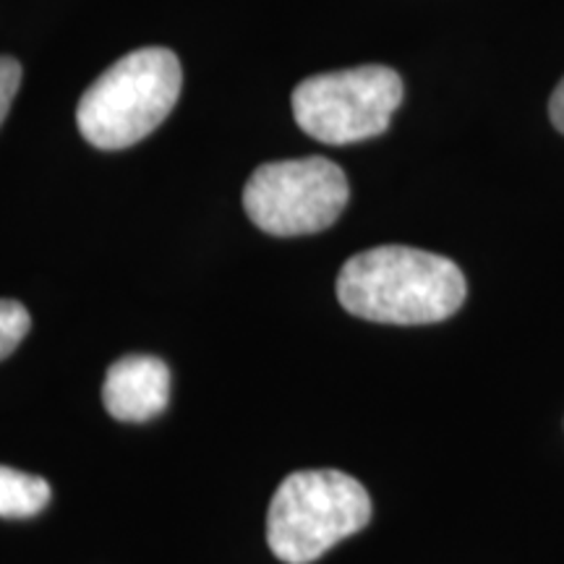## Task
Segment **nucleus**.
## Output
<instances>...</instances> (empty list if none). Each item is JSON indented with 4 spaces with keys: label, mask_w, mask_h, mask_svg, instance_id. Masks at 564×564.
I'll return each instance as SVG.
<instances>
[{
    "label": "nucleus",
    "mask_w": 564,
    "mask_h": 564,
    "mask_svg": "<svg viewBox=\"0 0 564 564\" xmlns=\"http://www.w3.org/2000/svg\"><path fill=\"white\" fill-rule=\"evenodd\" d=\"M460 267L411 246H379L350 257L337 274V301L358 319L377 324H436L465 303Z\"/></svg>",
    "instance_id": "nucleus-1"
},
{
    "label": "nucleus",
    "mask_w": 564,
    "mask_h": 564,
    "mask_svg": "<svg viewBox=\"0 0 564 564\" xmlns=\"http://www.w3.org/2000/svg\"><path fill=\"white\" fill-rule=\"evenodd\" d=\"M183 68L167 47L123 55L84 91L76 123L97 150H126L171 116L181 97Z\"/></svg>",
    "instance_id": "nucleus-2"
},
{
    "label": "nucleus",
    "mask_w": 564,
    "mask_h": 564,
    "mask_svg": "<svg viewBox=\"0 0 564 564\" xmlns=\"http://www.w3.org/2000/svg\"><path fill=\"white\" fill-rule=\"evenodd\" d=\"M371 497L343 470H299L274 491L267 512V544L285 564H312L329 549L364 531Z\"/></svg>",
    "instance_id": "nucleus-3"
},
{
    "label": "nucleus",
    "mask_w": 564,
    "mask_h": 564,
    "mask_svg": "<svg viewBox=\"0 0 564 564\" xmlns=\"http://www.w3.org/2000/svg\"><path fill=\"white\" fill-rule=\"evenodd\" d=\"M400 102L403 79L387 66L329 70L293 89V116L301 131L335 147L384 133Z\"/></svg>",
    "instance_id": "nucleus-4"
},
{
    "label": "nucleus",
    "mask_w": 564,
    "mask_h": 564,
    "mask_svg": "<svg viewBox=\"0 0 564 564\" xmlns=\"http://www.w3.org/2000/svg\"><path fill=\"white\" fill-rule=\"evenodd\" d=\"M348 178L327 158L267 162L251 173L243 188L249 220L278 238L327 230L348 207Z\"/></svg>",
    "instance_id": "nucleus-5"
},
{
    "label": "nucleus",
    "mask_w": 564,
    "mask_h": 564,
    "mask_svg": "<svg viewBox=\"0 0 564 564\" xmlns=\"http://www.w3.org/2000/svg\"><path fill=\"white\" fill-rule=\"evenodd\" d=\"M171 400V369L152 356H123L108 369L102 403L112 419L144 423L158 419Z\"/></svg>",
    "instance_id": "nucleus-6"
},
{
    "label": "nucleus",
    "mask_w": 564,
    "mask_h": 564,
    "mask_svg": "<svg viewBox=\"0 0 564 564\" xmlns=\"http://www.w3.org/2000/svg\"><path fill=\"white\" fill-rule=\"evenodd\" d=\"M51 502V484L45 478L21 474L0 465V518H34Z\"/></svg>",
    "instance_id": "nucleus-7"
},
{
    "label": "nucleus",
    "mask_w": 564,
    "mask_h": 564,
    "mask_svg": "<svg viewBox=\"0 0 564 564\" xmlns=\"http://www.w3.org/2000/svg\"><path fill=\"white\" fill-rule=\"evenodd\" d=\"M32 327V316L19 301H0V361L19 348Z\"/></svg>",
    "instance_id": "nucleus-8"
},
{
    "label": "nucleus",
    "mask_w": 564,
    "mask_h": 564,
    "mask_svg": "<svg viewBox=\"0 0 564 564\" xmlns=\"http://www.w3.org/2000/svg\"><path fill=\"white\" fill-rule=\"evenodd\" d=\"M21 84V63L17 58L3 55L0 58V126H3L6 116H9L13 97H17Z\"/></svg>",
    "instance_id": "nucleus-9"
},
{
    "label": "nucleus",
    "mask_w": 564,
    "mask_h": 564,
    "mask_svg": "<svg viewBox=\"0 0 564 564\" xmlns=\"http://www.w3.org/2000/svg\"><path fill=\"white\" fill-rule=\"evenodd\" d=\"M549 116H552L554 129L564 133V79L556 84L552 100H549Z\"/></svg>",
    "instance_id": "nucleus-10"
}]
</instances>
